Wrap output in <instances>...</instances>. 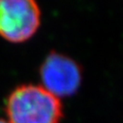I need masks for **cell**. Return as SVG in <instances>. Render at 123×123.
<instances>
[{"label":"cell","instance_id":"2","mask_svg":"<svg viewBox=\"0 0 123 123\" xmlns=\"http://www.w3.org/2000/svg\"><path fill=\"white\" fill-rule=\"evenodd\" d=\"M41 22L36 0H0V36L11 43L31 38Z\"/></svg>","mask_w":123,"mask_h":123},{"label":"cell","instance_id":"4","mask_svg":"<svg viewBox=\"0 0 123 123\" xmlns=\"http://www.w3.org/2000/svg\"><path fill=\"white\" fill-rule=\"evenodd\" d=\"M0 123H10L7 119H3V118H0Z\"/></svg>","mask_w":123,"mask_h":123},{"label":"cell","instance_id":"3","mask_svg":"<svg viewBox=\"0 0 123 123\" xmlns=\"http://www.w3.org/2000/svg\"><path fill=\"white\" fill-rule=\"evenodd\" d=\"M42 86L57 98L69 97L79 90L82 72L80 66L72 58L51 51L40 67Z\"/></svg>","mask_w":123,"mask_h":123},{"label":"cell","instance_id":"1","mask_svg":"<svg viewBox=\"0 0 123 123\" xmlns=\"http://www.w3.org/2000/svg\"><path fill=\"white\" fill-rule=\"evenodd\" d=\"M5 111L10 123H60L63 117L60 99L36 84L16 87L6 100Z\"/></svg>","mask_w":123,"mask_h":123}]
</instances>
